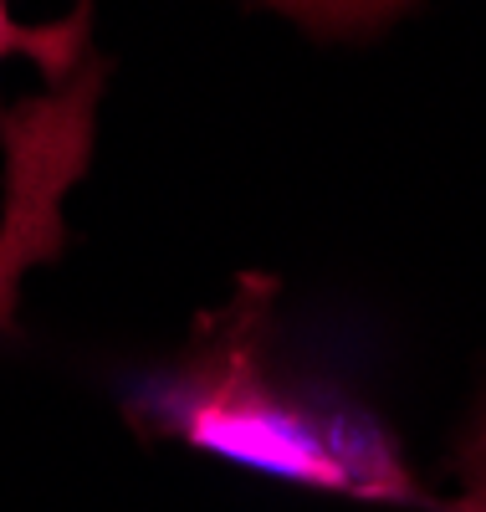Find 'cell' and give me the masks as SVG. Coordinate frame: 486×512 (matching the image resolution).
<instances>
[{"mask_svg":"<svg viewBox=\"0 0 486 512\" xmlns=\"http://www.w3.org/2000/svg\"><path fill=\"white\" fill-rule=\"evenodd\" d=\"M11 52L31 57L52 77V88H67V82L93 62V52H87V0L57 26H21L6 11V0H0V62H6Z\"/></svg>","mask_w":486,"mask_h":512,"instance_id":"cell-2","label":"cell"},{"mask_svg":"<svg viewBox=\"0 0 486 512\" xmlns=\"http://www.w3.org/2000/svg\"><path fill=\"white\" fill-rule=\"evenodd\" d=\"M272 282L246 277L226 313L200 318L190 349L123 384V420L144 441L231 461L302 492L435 507L384 425L333 384L282 364Z\"/></svg>","mask_w":486,"mask_h":512,"instance_id":"cell-1","label":"cell"},{"mask_svg":"<svg viewBox=\"0 0 486 512\" xmlns=\"http://www.w3.org/2000/svg\"><path fill=\"white\" fill-rule=\"evenodd\" d=\"M16 297H21V272L11 262H0V333H6L11 318H16Z\"/></svg>","mask_w":486,"mask_h":512,"instance_id":"cell-3","label":"cell"}]
</instances>
